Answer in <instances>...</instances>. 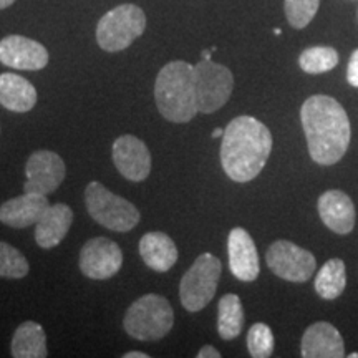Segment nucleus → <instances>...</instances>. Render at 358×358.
Masks as SVG:
<instances>
[{
    "label": "nucleus",
    "mask_w": 358,
    "mask_h": 358,
    "mask_svg": "<svg viewBox=\"0 0 358 358\" xmlns=\"http://www.w3.org/2000/svg\"><path fill=\"white\" fill-rule=\"evenodd\" d=\"M301 122L310 158L322 166L338 163L350 145V120L332 96L313 95L303 101Z\"/></svg>",
    "instance_id": "1"
},
{
    "label": "nucleus",
    "mask_w": 358,
    "mask_h": 358,
    "mask_svg": "<svg viewBox=\"0 0 358 358\" xmlns=\"http://www.w3.org/2000/svg\"><path fill=\"white\" fill-rule=\"evenodd\" d=\"M272 151V134L254 116H237L224 129L221 164L236 182H249L259 176Z\"/></svg>",
    "instance_id": "2"
},
{
    "label": "nucleus",
    "mask_w": 358,
    "mask_h": 358,
    "mask_svg": "<svg viewBox=\"0 0 358 358\" xmlns=\"http://www.w3.org/2000/svg\"><path fill=\"white\" fill-rule=\"evenodd\" d=\"M155 100L159 113L168 122H191L199 111L194 66L182 60H174L164 65L155 83Z\"/></svg>",
    "instance_id": "3"
},
{
    "label": "nucleus",
    "mask_w": 358,
    "mask_h": 358,
    "mask_svg": "<svg viewBox=\"0 0 358 358\" xmlns=\"http://www.w3.org/2000/svg\"><path fill=\"white\" fill-rule=\"evenodd\" d=\"M174 313L168 299L146 294L134 301L124 313L123 327L136 340H159L171 332Z\"/></svg>",
    "instance_id": "4"
},
{
    "label": "nucleus",
    "mask_w": 358,
    "mask_h": 358,
    "mask_svg": "<svg viewBox=\"0 0 358 358\" xmlns=\"http://www.w3.org/2000/svg\"><path fill=\"white\" fill-rule=\"evenodd\" d=\"M85 204L90 216L103 227L115 232L131 231L141 217L136 206L106 189L98 181H92L85 189Z\"/></svg>",
    "instance_id": "5"
},
{
    "label": "nucleus",
    "mask_w": 358,
    "mask_h": 358,
    "mask_svg": "<svg viewBox=\"0 0 358 358\" xmlns=\"http://www.w3.org/2000/svg\"><path fill=\"white\" fill-rule=\"evenodd\" d=\"M146 29V15L141 7L123 3L111 8L96 25V42L105 52H122Z\"/></svg>",
    "instance_id": "6"
},
{
    "label": "nucleus",
    "mask_w": 358,
    "mask_h": 358,
    "mask_svg": "<svg viewBox=\"0 0 358 358\" xmlns=\"http://www.w3.org/2000/svg\"><path fill=\"white\" fill-rule=\"evenodd\" d=\"M221 261L204 252L187 268L179 284V299L187 312H199L213 301L221 279Z\"/></svg>",
    "instance_id": "7"
},
{
    "label": "nucleus",
    "mask_w": 358,
    "mask_h": 358,
    "mask_svg": "<svg viewBox=\"0 0 358 358\" xmlns=\"http://www.w3.org/2000/svg\"><path fill=\"white\" fill-rule=\"evenodd\" d=\"M194 85L199 113H214L221 110L234 90V75L227 66L201 60L194 65Z\"/></svg>",
    "instance_id": "8"
},
{
    "label": "nucleus",
    "mask_w": 358,
    "mask_h": 358,
    "mask_svg": "<svg viewBox=\"0 0 358 358\" xmlns=\"http://www.w3.org/2000/svg\"><path fill=\"white\" fill-rule=\"evenodd\" d=\"M266 261L277 277L295 284L307 282L317 267L313 254L290 241H277L272 244L266 254Z\"/></svg>",
    "instance_id": "9"
},
{
    "label": "nucleus",
    "mask_w": 358,
    "mask_h": 358,
    "mask_svg": "<svg viewBox=\"0 0 358 358\" xmlns=\"http://www.w3.org/2000/svg\"><path fill=\"white\" fill-rule=\"evenodd\" d=\"M123 266L120 245L106 237L90 239L80 250V271L88 279L106 280L118 274Z\"/></svg>",
    "instance_id": "10"
},
{
    "label": "nucleus",
    "mask_w": 358,
    "mask_h": 358,
    "mask_svg": "<svg viewBox=\"0 0 358 358\" xmlns=\"http://www.w3.org/2000/svg\"><path fill=\"white\" fill-rule=\"evenodd\" d=\"M25 192L48 196L57 191L65 179V163L57 153L48 150L35 151L25 164Z\"/></svg>",
    "instance_id": "11"
},
{
    "label": "nucleus",
    "mask_w": 358,
    "mask_h": 358,
    "mask_svg": "<svg viewBox=\"0 0 358 358\" xmlns=\"http://www.w3.org/2000/svg\"><path fill=\"white\" fill-rule=\"evenodd\" d=\"M113 163L128 181L141 182L151 173V153L140 138L123 134L113 143Z\"/></svg>",
    "instance_id": "12"
},
{
    "label": "nucleus",
    "mask_w": 358,
    "mask_h": 358,
    "mask_svg": "<svg viewBox=\"0 0 358 358\" xmlns=\"http://www.w3.org/2000/svg\"><path fill=\"white\" fill-rule=\"evenodd\" d=\"M0 62L15 70L37 71L48 64V52L42 43L24 35H8L0 40Z\"/></svg>",
    "instance_id": "13"
},
{
    "label": "nucleus",
    "mask_w": 358,
    "mask_h": 358,
    "mask_svg": "<svg viewBox=\"0 0 358 358\" xmlns=\"http://www.w3.org/2000/svg\"><path fill=\"white\" fill-rule=\"evenodd\" d=\"M227 254H229V268L232 275L243 282L257 279L259 266L257 248L254 239L243 227H234L227 237Z\"/></svg>",
    "instance_id": "14"
},
{
    "label": "nucleus",
    "mask_w": 358,
    "mask_h": 358,
    "mask_svg": "<svg viewBox=\"0 0 358 358\" xmlns=\"http://www.w3.org/2000/svg\"><path fill=\"white\" fill-rule=\"evenodd\" d=\"M301 353L306 358H342L345 357V343L334 325L317 322L303 334Z\"/></svg>",
    "instance_id": "15"
},
{
    "label": "nucleus",
    "mask_w": 358,
    "mask_h": 358,
    "mask_svg": "<svg viewBox=\"0 0 358 358\" xmlns=\"http://www.w3.org/2000/svg\"><path fill=\"white\" fill-rule=\"evenodd\" d=\"M319 214L324 224L337 234H350L355 227V206L343 191L330 189L320 196Z\"/></svg>",
    "instance_id": "16"
},
{
    "label": "nucleus",
    "mask_w": 358,
    "mask_h": 358,
    "mask_svg": "<svg viewBox=\"0 0 358 358\" xmlns=\"http://www.w3.org/2000/svg\"><path fill=\"white\" fill-rule=\"evenodd\" d=\"M48 206H50L48 196L25 192L19 198L8 199L0 206V222L15 229H24V227L37 224Z\"/></svg>",
    "instance_id": "17"
},
{
    "label": "nucleus",
    "mask_w": 358,
    "mask_h": 358,
    "mask_svg": "<svg viewBox=\"0 0 358 358\" xmlns=\"http://www.w3.org/2000/svg\"><path fill=\"white\" fill-rule=\"evenodd\" d=\"M71 222H73V211L70 206L64 203L50 204L35 224V241L42 249L55 248L69 234Z\"/></svg>",
    "instance_id": "18"
},
{
    "label": "nucleus",
    "mask_w": 358,
    "mask_h": 358,
    "mask_svg": "<svg viewBox=\"0 0 358 358\" xmlns=\"http://www.w3.org/2000/svg\"><path fill=\"white\" fill-rule=\"evenodd\" d=\"M141 259L155 272H168L178 261V248L164 232H148L140 241Z\"/></svg>",
    "instance_id": "19"
},
{
    "label": "nucleus",
    "mask_w": 358,
    "mask_h": 358,
    "mask_svg": "<svg viewBox=\"0 0 358 358\" xmlns=\"http://www.w3.org/2000/svg\"><path fill=\"white\" fill-rule=\"evenodd\" d=\"M37 103V90L15 73L0 75V105L13 113H27Z\"/></svg>",
    "instance_id": "20"
},
{
    "label": "nucleus",
    "mask_w": 358,
    "mask_h": 358,
    "mask_svg": "<svg viewBox=\"0 0 358 358\" xmlns=\"http://www.w3.org/2000/svg\"><path fill=\"white\" fill-rule=\"evenodd\" d=\"M12 357L15 358H45L47 350V335L37 322H24L19 325L12 337Z\"/></svg>",
    "instance_id": "21"
},
{
    "label": "nucleus",
    "mask_w": 358,
    "mask_h": 358,
    "mask_svg": "<svg viewBox=\"0 0 358 358\" xmlns=\"http://www.w3.org/2000/svg\"><path fill=\"white\" fill-rule=\"evenodd\" d=\"M347 285V272L345 264L342 259H330L315 277V292L325 301H335L345 290Z\"/></svg>",
    "instance_id": "22"
},
{
    "label": "nucleus",
    "mask_w": 358,
    "mask_h": 358,
    "mask_svg": "<svg viewBox=\"0 0 358 358\" xmlns=\"http://www.w3.org/2000/svg\"><path fill=\"white\" fill-rule=\"evenodd\" d=\"M217 332L224 340L239 337L244 327V307L239 295L226 294L217 306Z\"/></svg>",
    "instance_id": "23"
},
{
    "label": "nucleus",
    "mask_w": 358,
    "mask_h": 358,
    "mask_svg": "<svg viewBox=\"0 0 358 358\" xmlns=\"http://www.w3.org/2000/svg\"><path fill=\"white\" fill-rule=\"evenodd\" d=\"M338 64V53L332 47H310L299 57V65L306 73L319 75L334 70Z\"/></svg>",
    "instance_id": "24"
},
{
    "label": "nucleus",
    "mask_w": 358,
    "mask_h": 358,
    "mask_svg": "<svg viewBox=\"0 0 358 358\" xmlns=\"http://www.w3.org/2000/svg\"><path fill=\"white\" fill-rule=\"evenodd\" d=\"M30 267L20 250L0 241V277L6 279H24Z\"/></svg>",
    "instance_id": "25"
},
{
    "label": "nucleus",
    "mask_w": 358,
    "mask_h": 358,
    "mask_svg": "<svg viewBox=\"0 0 358 358\" xmlns=\"http://www.w3.org/2000/svg\"><path fill=\"white\" fill-rule=\"evenodd\" d=\"M274 334H272L271 327L262 324H254L249 329L248 334V348L250 357L254 358H267L274 353Z\"/></svg>",
    "instance_id": "26"
},
{
    "label": "nucleus",
    "mask_w": 358,
    "mask_h": 358,
    "mask_svg": "<svg viewBox=\"0 0 358 358\" xmlns=\"http://www.w3.org/2000/svg\"><path fill=\"white\" fill-rule=\"evenodd\" d=\"M320 0H285L284 8L294 29H306L319 10Z\"/></svg>",
    "instance_id": "27"
},
{
    "label": "nucleus",
    "mask_w": 358,
    "mask_h": 358,
    "mask_svg": "<svg viewBox=\"0 0 358 358\" xmlns=\"http://www.w3.org/2000/svg\"><path fill=\"white\" fill-rule=\"evenodd\" d=\"M347 82L352 85V87L358 88V48L350 55V60H348L347 66Z\"/></svg>",
    "instance_id": "28"
},
{
    "label": "nucleus",
    "mask_w": 358,
    "mask_h": 358,
    "mask_svg": "<svg viewBox=\"0 0 358 358\" xmlns=\"http://www.w3.org/2000/svg\"><path fill=\"white\" fill-rule=\"evenodd\" d=\"M198 358H221V353L213 345H206L198 352Z\"/></svg>",
    "instance_id": "29"
},
{
    "label": "nucleus",
    "mask_w": 358,
    "mask_h": 358,
    "mask_svg": "<svg viewBox=\"0 0 358 358\" xmlns=\"http://www.w3.org/2000/svg\"><path fill=\"white\" fill-rule=\"evenodd\" d=\"M123 357L124 358H148L150 355H146V353H143V352H128V353H124Z\"/></svg>",
    "instance_id": "30"
},
{
    "label": "nucleus",
    "mask_w": 358,
    "mask_h": 358,
    "mask_svg": "<svg viewBox=\"0 0 358 358\" xmlns=\"http://www.w3.org/2000/svg\"><path fill=\"white\" fill-rule=\"evenodd\" d=\"M214 50H216V47H213L211 50H203V60H211V55Z\"/></svg>",
    "instance_id": "31"
},
{
    "label": "nucleus",
    "mask_w": 358,
    "mask_h": 358,
    "mask_svg": "<svg viewBox=\"0 0 358 358\" xmlns=\"http://www.w3.org/2000/svg\"><path fill=\"white\" fill-rule=\"evenodd\" d=\"M13 2H15V0H0V10H2V8L10 7Z\"/></svg>",
    "instance_id": "32"
},
{
    "label": "nucleus",
    "mask_w": 358,
    "mask_h": 358,
    "mask_svg": "<svg viewBox=\"0 0 358 358\" xmlns=\"http://www.w3.org/2000/svg\"><path fill=\"white\" fill-rule=\"evenodd\" d=\"M222 134H224V129H221V128H216L213 131V138H222Z\"/></svg>",
    "instance_id": "33"
},
{
    "label": "nucleus",
    "mask_w": 358,
    "mask_h": 358,
    "mask_svg": "<svg viewBox=\"0 0 358 358\" xmlns=\"http://www.w3.org/2000/svg\"><path fill=\"white\" fill-rule=\"evenodd\" d=\"M274 34H275V35H280V34H282V30H280V29H275V30H274Z\"/></svg>",
    "instance_id": "34"
},
{
    "label": "nucleus",
    "mask_w": 358,
    "mask_h": 358,
    "mask_svg": "<svg viewBox=\"0 0 358 358\" xmlns=\"http://www.w3.org/2000/svg\"><path fill=\"white\" fill-rule=\"evenodd\" d=\"M350 358H358V353H352Z\"/></svg>",
    "instance_id": "35"
}]
</instances>
